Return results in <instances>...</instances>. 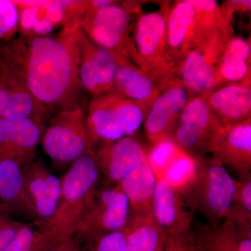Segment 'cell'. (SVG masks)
<instances>
[{"instance_id":"9a60e30c","label":"cell","mask_w":251,"mask_h":251,"mask_svg":"<svg viewBox=\"0 0 251 251\" xmlns=\"http://www.w3.org/2000/svg\"><path fill=\"white\" fill-rule=\"evenodd\" d=\"M48 122L40 120L0 118V158H11L22 166L36 159Z\"/></svg>"},{"instance_id":"5b68a950","label":"cell","mask_w":251,"mask_h":251,"mask_svg":"<svg viewBox=\"0 0 251 251\" xmlns=\"http://www.w3.org/2000/svg\"><path fill=\"white\" fill-rule=\"evenodd\" d=\"M148 112L149 109L140 104L112 92L92 97L86 120L94 149L98 143L134 135Z\"/></svg>"},{"instance_id":"7a4b0ae2","label":"cell","mask_w":251,"mask_h":251,"mask_svg":"<svg viewBox=\"0 0 251 251\" xmlns=\"http://www.w3.org/2000/svg\"><path fill=\"white\" fill-rule=\"evenodd\" d=\"M159 3L160 8L156 11L140 12L135 17L133 39L136 52L135 64L151 75L163 90L181 80L170 58L167 44V20L171 2Z\"/></svg>"},{"instance_id":"6da1fadb","label":"cell","mask_w":251,"mask_h":251,"mask_svg":"<svg viewBox=\"0 0 251 251\" xmlns=\"http://www.w3.org/2000/svg\"><path fill=\"white\" fill-rule=\"evenodd\" d=\"M81 26L38 37L0 41V57L21 74L36 100L52 115L84 108L80 77Z\"/></svg>"},{"instance_id":"cb8c5ba5","label":"cell","mask_w":251,"mask_h":251,"mask_svg":"<svg viewBox=\"0 0 251 251\" xmlns=\"http://www.w3.org/2000/svg\"><path fill=\"white\" fill-rule=\"evenodd\" d=\"M156 181V174L149 161L117 184L128 200L129 219L152 211Z\"/></svg>"},{"instance_id":"f546056e","label":"cell","mask_w":251,"mask_h":251,"mask_svg":"<svg viewBox=\"0 0 251 251\" xmlns=\"http://www.w3.org/2000/svg\"><path fill=\"white\" fill-rule=\"evenodd\" d=\"M77 241L79 251H128L126 239L122 230Z\"/></svg>"},{"instance_id":"30bf717a","label":"cell","mask_w":251,"mask_h":251,"mask_svg":"<svg viewBox=\"0 0 251 251\" xmlns=\"http://www.w3.org/2000/svg\"><path fill=\"white\" fill-rule=\"evenodd\" d=\"M221 126L206 103L204 95L191 99L176 123L171 141L194 158H202L208 145Z\"/></svg>"},{"instance_id":"8d00e7d4","label":"cell","mask_w":251,"mask_h":251,"mask_svg":"<svg viewBox=\"0 0 251 251\" xmlns=\"http://www.w3.org/2000/svg\"><path fill=\"white\" fill-rule=\"evenodd\" d=\"M1 205H0V209H1Z\"/></svg>"},{"instance_id":"7402d4cb","label":"cell","mask_w":251,"mask_h":251,"mask_svg":"<svg viewBox=\"0 0 251 251\" xmlns=\"http://www.w3.org/2000/svg\"><path fill=\"white\" fill-rule=\"evenodd\" d=\"M162 89L148 73L128 59L120 57L112 92L123 98L151 108Z\"/></svg>"},{"instance_id":"e0dca14e","label":"cell","mask_w":251,"mask_h":251,"mask_svg":"<svg viewBox=\"0 0 251 251\" xmlns=\"http://www.w3.org/2000/svg\"><path fill=\"white\" fill-rule=\"evenodd\" d=\"M26 188L38 217L50 225L55 218L62 195V183L41 158L23 168Z\"/></svg>"},{"instance_id":"f1b7e54d","label":"cell","mask_w":251,"mask_h":251,"mask_svg":"<svg viewBox=\"0 0 251 251\" xmlns=\"http://www.w3.org/2000/svg\"><path fill=\"white\" fill-rule=\"evenodd\" d=\"M242 175L241 179L235 180L233 201L227 217L251 222V173Z\"/></svg>"},{"instance_id":"8fae6325","label":"cell","mask_w":251,"mask_h":251,"mask_svg":"<svg viewBox=\"0 0 251 251\" xmlns=\"http://www.w3.org/2000/svg\"><path fill=\"white\" fill-rule=\"evenodd\" d=\"M52 115L32 95L17 69L0 57V118L48 122Z\"/></svg>"},{"instance_id":"836d02e7","label":"cell","mask_w":251,"mask_h":251,"mask_svg":"<svg viewBox=\"0 0 251 251\" xmlns=\"http://www.w3.org/2000/svg\"><path fill=\"white\" fill-rule=\"evenodd\" d=\"M42 251H79V243L74 235L61 234Z\"/></svg>"},{"instance_id":"ba28073f","label":"cell","mask_w":251,"mask_h":251,"mask_svg":"<svg viewBox=\"0 0 251 251\" xmlns=\"http://www.w3.org/2000/svg\"><path fill=\"white\" fill-rule=\"evenodd\" d=\"M129 217L128 200L119 186L100 185L84 208L74 236L82 240L121 231Z\"/></svg>"},{"instance_id":"3957f363","label":"cell","mask_w":251,"mask_h":251,"mask_svg":"<svg viewBox=\"0 0 251 251\" xmlns=\"http://www.w3.org/2000/svg\"><path fill=\"white\" fill-rule=\"evenodd\" d=\"M140 13L137 1H116L112 4L95 7L91 6L88 0L81 29L97 45L135 64L133 23Z\"/></svg>"},{"instance_id":"52a82bcc","label":"cell","mask_w":251,"mask_h":251,"mask_svg":"<svg viewBox=\"0 0 251 251\" xmlns=\"http://www.w3.org/2000/svg\"><path fill=\"white\" fill-rule=\"evenodd\" d=\"M60 179V202L51 226L62 234L74 235L84 208L100 184L94 153L85 155L74 162Z\"/></svg>"},{"instance_id":"603a6c76","label":"cell","mask_w":251,"mask_h":251,"mask_svg":"<svg viewBox=\"0 0 251 251\" xmlns=\"http://www.w3.org/2000/svg\"><path fill=\"white\" fill-rule=\"evenodd\" d=\"M251 38L231 36L216 67L213 90L251 80Z\"/></svg>"},{"instance_id":"1f68e13d","label":"cell","mask_w":251,"mask_h":251,"mask_svg":"<svg viewBox=\"0 0 251 251\" xmlns=\"http://www.w3.org/2000/svg\"><path fill=\"white\" fill-rule=\"evenodd\" d=\"M163 251H206L202 239L192 229L182 233L167 234Z\"/></svg>"},{"instance_id":"d590c367","label":"cell","mask_w":251,"mask_h":251,"mask_svg":"<svg viewBox=\"0 0 251 251\" xmlns=\"http://www.w3.org/2000/svg\"><path fill=\"white\" fill-rule=\"evenodd\" d=\"M203 243H204V246H205L206 251H218L215 248L213 247L210 244H206V243L204 242Z\"/></svg>"},{"instance_id":"44dd1931","label":"cell","mask_w":251,"mask_h":251,"mask_svg":"<svg viewBox=\"0 0 251 251\" xmlns=\"http://www.w3.org/2000/svg\"><path fill=\"white\" fill-rule=\"evenodd\" d=\"M23 166L11 158H0V199L24 223L41 221L28 194Z\"/></svg>"},{"instance_id":"83f0119b","label":"cell","mask_w":251,"mask_h":251,"mask_svg":"<svg viewBox=\"0 0 251 251\" xmlns=\"http://www.w3.org/2000/svg\"><path fill=\"white\" fill-rule=\"evenodd\" d=\"M19 9V35L38 37L54 34L57 30L46 16L44 0H14Z\"/></svg>"},{"instance_id":"d4e9b609","label":"cell","mask_w":251,"mask_h":251,"mask_svg":"<svg viewBox=\"0 0 251 251\" xmlns=\"http://www.w3.org/2000/svg\"><path fill=\"white\" fill-rule=\"evenodd\" d=\"M122 231L128 251H163L167 234L156 222L152 211L131 218Z\"/></svg>"},{"instance_id":"e575fe53","label":"cell","mask_w":251,"mask_h":251,"mask_svg":"<svg viewBox=\"0 0 251 251\" xmlns=\"http://www.w3.org/2000/svg\"><path fill=\"white\" fill-rule=\"evenodd\" d=\"M13 219H8V218L1 217L0 216V229H2L4 226L9 224Z\"/></svg>"},{"instance_id":"7c38bea8","label":"cell","mask_w":251,"mask_h":251,"mask_svg":"<svg viewBox=\"0 0 251 251\" xmlns=\"http://www.w3.org/2000/svg\"><path fill=\"white\" fill-rule=\"evenodd\" d=\"M150 154L146 147L134 135L100 143L94 150L100 183L108 186L118 184L132 171L150 161Z\"/></svg>"},{"instance_id":"ac0fdd59","label":"cell","mask_w":251,"mask_h":251,"mask_svg":"<svg viewBox=\"0 0 251 251\" xmlns=\"http://www.w3.org/2000/svg\"><path fill=\"white\" fill-rule=\"evenodd\" d=\"M180 189L168 180L157 178L152 214L167 234L192 229L193 215L186 209Z\"/></svg>"},{"instance_id":"484cf974","label":"cell","mask_w":251,"mask_h":251,"mask_svg":"<svg viewBox=\"0 0 251 251\" xmlns=\"http://www.w3.org/2000/svg\"><path fill=\"white\" fill-rule=\"evenodd\" d=\"M201 237L218 251H251V222L227 217Z\"/></svg>"},{"instance_id":"2e32d148","label":"cell","mask_w":251,"mask_h":251,"mask_svg":"<svg viewBox=\"0 0 251 251\" xmlns=\"http://www.w3.org/2000/svg\"><path fill=\"white\" fill-rule=\"evenodd\" d=\"M207 153L241 175L251 173V119L235 125L220 126L209 142Z\"/></svg>"},{"instance_id":"4316f807","label":"cell","mask_w":251,"mask_h":251,"mask_svg":"<svg viewBox=\"0 0 251 251\" xmlns=\"http://www.w3.org/2000/svg\"><path fill=\"white\" fill-rule=\"evenodd\" d=\"M61 234L44 221L26 223L2 251H42Z\"/></svg>"},{"instance_id":"8992f818","label":"cell","mask_w":251,"mask_h":251,"mask_svg":"<svg viewBox=\"0 0 251 251\" xmlns=\"http://www.w3.org/2000/svg\"><path fill=\"white\" fill-rule=\"evenodd\" d=\"M43 150L55 166L67 168L81 157L94 154L84 108L54 114L41 140Z\"/></svg>"},{"instance_id":"4fadbf2b","label":"cell","mask_w":251,"mask_h":251,"mask_svg":"<svg viewBox=\"0 0 251 251\" xmlns=\"http://www.w3.org/2000/svg\"><path fill=\"white\" fill-rule=\"evenodd\" d=\"M191 99L181 81L161 90L144 121L145 133L152 148L171 140L180 115Z\"/></svg>"},{"instance_id":"9c48e42d","label":"cell","mask_w":251,"mask_h":251,"mask_svg":"<svg viewBox=\"0 0 251 251\" xmlns=\"http://www.w3.org/2000/svg\"><path fill=\"white\" fill-rule=\"evenodd\" d=\"M233 33L226 29L204 36L193 48L178 69L177 76L193 98L213 90L216 67Z\"/></svg>"},{"instance_id":"d6986e66","label":"cell","mask_w":251,"mask_h":251,"mask_svg":"<svg viewBox=\"0 0 251 251\" xmlns=\"http://www.w3.org/2000/svg\"><path fill=\"white\" fill-rule=\"evenodd\" d=\"M197 11L191 0L171 4L167 20V44L172 63L178 69L191 50L196 34Z\"/></svg>"},{"instance_id":"ffe728a7","label":"cell","mask_w":251,"mask_h":251,"mask_svg":"<svg viewBox=\"0 0 251 251\" xmlns=\"http://www.w3.org/2000/svg\"><path fill=\"white\" fill-rule=\"evenodd\" d=\"M204 95L221 126L235 125L251 119V80L223 86Z\"/></svg>"},{"instance_id":"d6a6232c","label":"cell","mask_w":251,"mask_h":251,"mask_svg":"<svg viewBox=\"0 0 251 251\" xmlns=\"http://www.w3.org/2000/svg\"><path fill=\"white\" fill-rule=\"evenodd\" d=\"M251 1L250 0H227L220 5L221 18L224 27L232 31V21L234 15L238 12H249L251 11Z\"/></svg>"},{"instance_id":"4dcf8cb0","label":"cell","mask_w":251,"mask_h":251,"mask_svg":"<svg viewBox=\"0 0 251 251\" xmlns=\"http://www.w3.org/2000/svg\"><path fill=\"white\" fill-rule=\"evenodd\" d=\"M19 9L14 0H0V41L14 39L18 34Z\"/></svg>"},{"instance_id":"277c9868","label":"cell","mask_w":251,"mask_h":251,"mask_svg":"<svg viewBox=\"0 0 251 251\" xmlns=\"http://www.w3.org/2000/svg\"><path fill=\"white\" fill-rule=\"evenodd\" d=\"M193 177L182 189L193 210L199 211L213 226L228 214L235 191V179L219 160L198 158Z\"/></svg>"},{"instance_id":"5bb4252c","label":"cell","mask_w":251,"mask_h":251,"mask_svg":"<svg viewBox=\"0 0 251 251\" xmlns=\"http://www.w3.org/2000/svg\"><path fill=\"white\" fill-rule=\"evenodd\" d=\"M120 57L97 45L81 29L80 77L84 89L92 97L111 90Z\"/></svg>"}]
</instances>
